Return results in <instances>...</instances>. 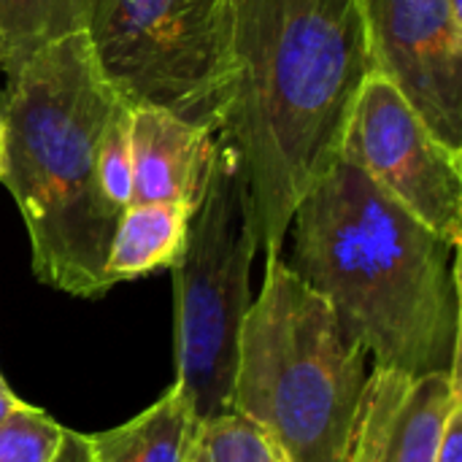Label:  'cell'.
<instances>
[{
	"label": "cell",
	"mask_w": 462,
	"mask_h": 462,
	"mask_svg": "<svg viewBox=\"0 0 462 462\" xmlns=\"http://www.w3.org/2000/svg\"><path fill=\"white\" fill-rule=\"evenodd\" d=\"M236 84L219 119L257 252L282 257L298 203L338 162L374 73L360 0H233Z\"/></svg>",
	"instance_id": "1"
},
{
	"label": "cell",
	"mask_w": 462,
	"mask_h": 462,
	"mask_svg": "<svg viewBox=\"0 0 462 462\" xmlns=\"http://www.w3.org/2000/svg\"><path fill=\"white\" fill-rule=\"evenodd\" d=\"M287 268L336 314L376 368L462 374L460 246L357 165L338 162L298 203Z\"/></svg>",
	"instance_id": "2"
},
{
	"label": "cell",
	"mask_w": 462,
	"mask_h": 462,
	"mask_svg": "<svg viewBox=\"0 0 462 462\" xmlns=\"http://www.w3.org/2000/svg\"><path fill=\"white\" fill-rule=\"evenodd\" d=\"M119 103L106 81L89 35H65L35 51L5 95V154L0 181L14 195L38 282L103 298L106 257L122 214L97 181L100 133Z\"/></svg>",
	"instance_id": "3"
},
{
	"label": "cell",
	"mask_w": 462,
	"mask_h": 462,
	"mask_svg": "<svg viewBox=\"0 0 462 462\" xmlns=\"http://www.w3.org/2000/svg\"><path fill=\"white\" fill-rule=\"evenodd\" d=\"M368 352L284 263L241 325L230 411L249 420L284 462H352Z\"/></svg>",
	"instance_id": "4"
},
{
	"label": "cell",
	"mask_w": 462,
	"mask_h": 462,
	"mask_svg": "<svg viewBox=\"0 0 462 462\" xmlns=\"http://www.w3.org/2000/svg\"><path fill=\"white\" fill-rule=\"evenodd\" d=\"M257 254L249 192L233 149L214 138L203 195L173 271L176 384L200 422L230 411L238 336Z\"/></svg>",
	"instance_id": "5"
},
{
	"label": "cell",
	"mask_w": 462,
	"mask_h": 462,
	"mask_svg": "<svg viewBox=\"0 0 462 462\" xmlns=\"http://www.w3.org/2000/svg\"><path fill=\"white\" fill-rule=\"evenodd\" d=\"M84 32L125 103L217 133L236 84L233 0H92Z\"/></svg>",
	"instance_id": "6"
},
{
	"label": "cell",
	"mask_w": 462,
	"mask_h": 462,
	"mask_svg": "<svg viewBox=\"0 0 462 462\" xmlns=\"http://www.w3.org/2000/svg\"><path fill=\"white\" fill-rule=\"evenodd\" d=\"M341 157L433 233L460 246L462 152L447 146L409 100L371 73L346 125Z\"/></svg>",
	"instance_id": "7"
},
{
	"label": "cell",
	"mask_w": 462,
	"mask_h": 462,
	"mask_svg": "<svg viewBox=\"0 0 462 462\" xmlns=\"http://www.w3.org/2000/svg\"><path fill=\"white\" fill-rule=\"evenodd\" d=\"M374 73L462 152V14L449 0H360Z\"/></svg>",
	"instance_id": "8"
},
{
	"label": "cell",
	"mask_w": 462,
	"mask_h": 462,
	"mask_svg": "<svg viewBox=\"0 0 462 462\" xmlns=\"http://www.w3.org/2000/svg\"><path fill=\"white\" fill-rule=\"evenodd\" d=\"M462 403V374L374 368L357 414L352 462H433L447 420Z\"/></svg>",
	"instance_id": "9"
},
{
	"label": "cell",
	"mask_w": 462,
	"mask_h": 462,
	"mask_svg": "<svg viewBox=\"0 0 462 462\" xmlns=\"http://www.w3.org/2000/svg\"><path fill=\"white\" fill-rule=\"evenodd\" d=\"M130 152L133 203L198 206L214 152L208 127L184 122L157 106H133Z\"/></svg>",
	"instance_id": "10"
},
{
	"label": "cell",
	"mask_w": 462,
	"mask_h": 462,
	"mask_svg": "<svg viewBox=\"0 0 462 462\" xmlns=\"http://www.w3.org/2000/svg\"><path fill=\"white\" fill-rule=\"evenodd\" d=\"M198 420L181 387H173L130 422L84 436L89 462H189Z\"/></svg>",
	"instance_id": "11"
},
{
	"label": "cell",
	"mask_w": 462,
	"mask_h": 462,
	"mask_svg": "<svg viewBox=\"0 0 462 462\" xmlns=\"http://www.w3.org/2000/svg\"><path fill=\"white\" fill-rule=\"evenodd\" d=\"M189 206L184 203H133L122 211L108 257V284L143 279L154 271L173 268L187 246L189 236Z\"/></svg>",
	"instance_id": "12"
},
{
	"label": "cell",
	"mask_w": 462,
	"mask_h": 462,
	"mask_svg": "<svg viewBox=\"0 0 462 462\" xmlns=\"http://www.w3.org/2000/svg\"><path fill=\"white\" fill-rule=\"evenodd\" d=\"M92 0H0V70L11 79L35 51L87 27Z\"/></svg>",
	"instance_id": "13"
},
{
	"label": "cell",
	"mask_w": 462,
	"mask_h": 462,
	"mask_svg": "<svg viewBox=\"0 0 462 462\" xmlns=\"http://www.w3.org/2000/svg\"><path fill=\"white\" fill-rule=\"evenodd\" d=\"M189 462H284L271 441L241 414L227 411L198 425Z\"/></svg>",
	"instance_id": "14"
},
{
	"label": "cell",
	"mask_w": 462,
	"mask_h": 462,
	"mask_svg": "<svg viewBox=\"0 0 462 462\" xmlns=\"http://www.w3.org/2000/svg\"><path fill=\"white\" fill-rule=\"evenodd\" d=\"M133 106L119 97L97 143V181L108 206L122 214L133 203V152H130Z\"/></svg>",
	"instance_id": "15"
},
{
	"label": "cell",
	"mask_w": 462,
	"mask_h": 462,
	"mask_svg": "<svg viewBox=\"0 0 462 462\" xmlns=\"http://www.w3.org/2000/svg\"><path fill=\"white\" fill-rule=\"evenodd\" d=\"M65 428L24 401L0 422V462H57Z\"/></svg>",
	"instance_id": "16"
},
{
	"label": "cell",
	"mask_w": 462,
	"mask_h": 462,
	"mask_svg": "<svg viewBox=\"0 0 462 462\" xmlns=\"http://www.w3.org/2000/svg\"><path fill=\"white\" fill-rule=\"evenodd\" d=\"M433 462H462V403L449 414L436 460Z\"/></svg>",
	"instance_id": "17"
},
{
	"label": "cell",
	"mask_w": 462,
	"mask_h": 462,
	"mask_svg": "<svg viewBox=\"0 0 462 462\" xmlns=\"http://www.w3.org/2000/svg\"><path fill=\"white\" fill-rule=\"evenodd\" d=\"M57 462H89V452H87L84 433L65 430L62 449H60V455H57Z\"/></svg>",
	"instance_id": "18"
},
{
	"label": "cell",
	"mask_w": 462,
	"mask_h": 462,
	"mask_svg": "<svg viewBox=\"0 0 462 462\" xmlns=\"http://www.w3.org/2000/svg\"><path fill=\"white\" fill-rule=\"evenodd\" d=\"M19 403H22V401L11 393V387H8V384H5V379L0 376V422H3V420H5L16 406H19Z\"/></svg>",
	"instance_id": "19"
},
{
	"label": "cell",
	"mask_w": 462,
	"mask_h": 462,
	"mask_svg": "<svg viewBox=\"0 0 462 462\" xmlns=\"http://www.w3.org/2000/svg\"><path fill=\"white\" fill-rule=\"evenodd\" d=\"M3 154H5V125H3V111H0V173H3Z\"/></svg>",
	"instance_id": "20"
},
{
	"label": "cell",
	"mask_w": 462,
	"mask_h": 462,
	"mask_svg": "<svg viewBox=\"0 0 462 462\" xmlns=\"http://www.w3.org/2000/svg\"><path fill=\"white\" fill-rule=\"evenodd\" d=\"M449 3H452V8H455V11H460L462 14V0H449Z\"/></svg>",
	"instance_id": "21"
}]
</instances>
